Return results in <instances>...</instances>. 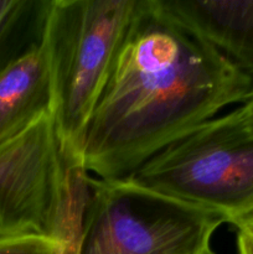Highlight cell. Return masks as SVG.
<instances>
[{
    "instance_id": "obj_11",
    "label": "cell",
    "mask_w": 253,
    "mask_h": 254,
    "mask_svg": "<svg viewBox=\"0 0 253 254\" xmlns=\"http://www.w3.org/2000/svg\"><path fill=\"white\" fill-rule=\"evenodd\" d=\"M237 250L238 254H253V236L246 231H238Z\"/></svg>"
},
{
    "instance_id": "obj_1",
    "label": "cell",
    "mask_w": 253,
    "mask_h": 254,
    "mask_svg": "<svg viewBox=\"0 0 253 254\" xmlns=\"http://www.w3.org/2000/svg\"><path fill=\"white\" fill-rule=\"evenodd\" d=\"M253 88L243 72L161 6L136 0L86 129L82 161L96 179L129 178L154 155Z\"/></svg>"
},
{
    "instance_id": "obj_9",
    "label": "cell",
    "mask_w": 253,
    "mask_h": 254,
    "mask_svg": "<svg viewBox=\"0 0 253 254\" xmlns=\"http://www.w3.org/2000/svg\"><path fill=\"white\" fill-rule=\"evenodd\" d=\"M57 241L29 235L0 240V254H56Z\"/></svg>"
},
{
    "instance_id": "obj_2",
    "label": "cell",
    "mask_w": 253,
    "mask_h": 254,
    "mask_svg": "<svg viewBox=\"0 0 253 254\" xmlns=\"http://www.w3.org/2000/svg\"><path fill=\"white\" fill-rule=\"evenodd\" d=\"M135 6L136 0H51L42 45L64 156H82L87 126Z\"/></svg>"
},
{
    "instance_id": "obj_3",
    "label": "cell",
    "mask_w": 253,
    "mask_h": 254,
    "mask_svg": "<svg viewBox=\"0 0 253 254\" xmlns=\"http://www.w3.org/2000/svg\"><path fill=\"white\" fill-rule=\"evenodd\" d=\"M129 178L216 212L238 231L253 226V127L237 111L200 124Z\"/></svg>"
},
{
    "instance_id": "obj_12",
    "label": "cell",
    "mask_w": 253,
    "mask_h": 254,
    "mask_svg": "<svg viewBox=\"0 0 253 254\" xmlns=\"http://www.w3.org/2000/svg\"><path fill=\"white\" fill-rule=\"evenodd\" d=\"M241 231H246V232H248V233H250V235L253 236V226H251V227L245 228V230H241Z\"/></svg>"
},
{
    "instance_id": "obj_10",
    "label": "cell",
    "mask_w": 253,
    "mask_h": 254,
    "mask_svg": "<svg viewBox=\"0 0 253 254\" xmlns=\"http://www.w3.org/2000/svg\"><path fill=\"white\" fill-rule=\"evenodd\" d=\"M236 111L246 123L253 127V88L251 89L248 96L246 97L245 101L242 102V104Z\"/></svg>"
},
{
    "instance_id": "obj_7",
    "label": "cell",
    "mask_w": 253,
    "mask_h": 254,
    "mask_svg": "<svg viewBox=\"0 0 253 254\" xmlns=\"http://www.w3.org/2000/svg\"><path fill=\"white\" fill-rule=\"evenodd\" d=\"M51 108V76L41 41L0 74V145L27 130Z\"/></svg>"
},
{
    "instance_id": "obj_4",
    "label": "cell",
    "mask_w": 253,
    "mask_h": 254,
    "mask_svg": "<svg viewBox=\"0 0 253 254\" xmlns=\"http://www.w3.org/2000/svg\"><path fill=\"white\" fill-rule=\"evenodd\" d=\"M223 223L216 212L130 178L89 176L81 254H215L211 240Z\"/></svg>"
},
{
    "instance_id": "obj_8",
    "label": "cell",
    "mask_w": 253,
    "mask_h": 254,
    "mask_svg": "<svg viewBox=\"0 0 253 254\" xmlns=\"http://www.w3.org/2000/svg\"><path fill=\"white\" fill-rule=\"evenodd\" d=\"M51 0H0V74L41 44Z\"/></svg>"
},
{
    "instance_id": "obj_6",
    "label": "cell",
    "mask_w": 253,
    "mask_h": 254,
    "mask_svg": "<svg viewBox=\"0 0 253 254\" xmlns=\"http://www.w3.org/2000/svg\"><path fill=\"white\" fill-rule=\"evenodd\" d=\"M161 6L253 77V0H159Z\"/></svg>"
},
{
    "instance_id": "obj_5",
    "label": "cell",
    "mask_w": 253,
    "mask_h": 254,
    "mask_svg": "<svg viewBox=\"0 0 253 254\" xmlns=\"http://www.w3.org/2000/svg\"><path fill=\"white\" fill-rule=\"evenodd\" d=\"M66 184V160L51 113L0 145V240L56 238Z\"/></svg>"
}]
</instances>
